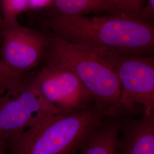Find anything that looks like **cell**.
I'll list each match as a JSON object with an SVG mask.
<instances>
[{"label":"cell","mask_w":154,"mask_h":154,"mask_svg":"<svg viewBox=\"0 0 154 154\" xmlns=\"http://www.w3.org/2000/svg\"><path fill=\"white\" fill-rule=\"evenodd\" d=\"M42 22L61 38L96 54L153 55L154 22L116 15L48 16Z\"/></svg>","instance_id":"1"},{"label":"cell","mask_w":154,"mask_h":154,"mask_svg":"<svg viewBox=\"0 0 154 154\" xmlns=\"http://www.w3.org/2000/svg\"><path fill=\"white\" fill-rule=\"evenodd\" d=\"M106 116L96 105L49 116L6 143L8 154H78Z\"/></svg>","instance_id":"2"},{"label":"cell","mask_w":154,"mask_h":154,"mask_svg":"<svg viewBox=\"0 0 154 154\" xmlns=\"http://www.w3.org/2000/svg\"><path fill=\"white\" fill-rule=\"evenodd\" d=\"M48 32L49 47L44 63L61 65L71 70L90 94L95 105L106 116H112L120 94L113 69L93 51Z\"/></svg>","instance_id":"3"},{"label":"cell","mask_w":154,"mask_h":154,"mask_svg":"<svg viewBox=\"0 0 154 154\" xmlns=\"http://www.w3.org/2000/svg\"><path fill=\"white\" fill-rule=\"evenodd\" d=\"M97 54L113 69L120 86L112 116L154 114V56L117 52Z\"/></svg>","instance_id":"4"},{"label":"cell","mask_w":154,"mask_h":154,"mask_svg":"<svg viewBox=\"0 0 154 154\" xmlns=\"http://www.w3.org/2000/svg\"><path fill=\"white\" fill-rule=\"evenodd\" d=\"M61 114L45 100L31 78L0 97V141L6 143L49 116Z\"/></svg>","instance_id":"5"},{"label":"cell","mask_w":154,"mask_h":154,"mask_svg":"<svg viewBox=\"0 0 154 154\" xmlns=\"http://www.w3.org/2000/svg\"><path fill=\"white\" fill-rule=\"evenodd\" d=\"M31 79L45 100L61 114L75 113L94 105L79 78L64 66L45 63Z\"/></svg>","instance_id":"6"},{"label":"cell","mask_w":154,"mask_h":154,"mask_svg":"<svg viewBox=\"0 0 154 154\" xmlns=\"http://www.w3.org/2000/svg\"><path fill=\"white\" fill-rule=\"evenodd\" d=\"M48 47L47 33L23 26L17 20L4 21L0 59L12 70L28 74L44 62Z\"/></svg>","instance_id":"7"},{"label":"cell","mask_w":154,"mask_h":154,"mask_svg":"<svg viewBox=\"0 0 154 154\" xmlns=\"http://www.w3.org/2000/svg\"><path fill=\"white\" fill-rule=\"evenodd\" d=\"M117 146L119 154H154V114L121 116Z\"/></svg>","instance_id":"8"},{"label":"cell","mask_w":154,"mask_h":154,"mask_svg":"<svg viewBox=\"0 0 154 154\" xmlns=\"http://www.w3.org/2000/svg\"><path fill=\"white\" fill-rule=\"evenodd\" d=\"M121 116H106L78 154H119L117 142Z\"/></svg>","instance_id":"9"},{"label":"cell","mask_w":154,"mask_h":154,"mask_svg":"<svg viewBox=\"0 0 154 154\" xmlns=\"http://www.w3.org/2000/svg\"><path fill=\"white\" fill-rule=\"evenodd\" d=\"M46 11L48 16L88 15L99 13L122 16L111 0H52Z\"/></svg>","instance_id":"10"},{"label":"cell","mask_w":154,"mask_h":154,"mask_svg":"<svg viewBox=\"0 0 154 154\" xmlns=\"http://www.w3.org/2000/svg\"><path fill=\"white\" fill-rule=\"evenodd\" d=\"M28 78V74L12 70L0 59V97L8 91L20 85Z\"/></svg>","instance_id":"11"},{"label":"cell","mask_w":154,"mask_h":154,"mask_svg":"<svg viewBox=\"0 0 154 154\" xmlns=\"http://www.w3.org/2000/svg\"><path fill=\"white\" fill-rule=\"evenodd\" d=\"M4 22L17 20L20 14L29 10L27 0H0Z\"/></svg>","instance_id":"12"},{"label":"cell","mask_w":154,"mask_h":154,"mask_svg":"<svg viewBox=\"0 0 154 154\" xmlns=\"http://www.w3.org/2000/svg\"><path fill=\"white\" fill-rule=\"evenodd\" d=\"M122 16L140 20L146 0H111Z\"/></svg>","instance_id":"13"},{"label":"cell","mask_w":154,"mask_h":154,"mask_svg":"<svg viewBox=\"0 0 154 154\" xmlns=\"http://www.w3.org/2000/svg\"><path fill=\"white\" fill-rule=\"evenodd\" d=\"M146 4L140 15V20L145 22H154V0H146Z\"/></svg>","instance_id":"14"},{"label":"cell","mask_w":154,"mask_h":154,"mask_svg":"<svg viewBox=\"0 0 154 154\" xmlns=\"http://www.w3.org/2000/svg\"><path fill=\"white\" fill-rule=\"evenodd\" d=\"M29 10L38 11L47 9L49 7L52 0H27Z\"/></svg>","instance_id":"15"},{"label":"cell","mask_w":154,"mask_h":154,"mask_svg":"<svg viewBox=\"0 0 154 154\" xmlns=\"http://www.w3.org/2000/svg\"><path fill=\"white\" fill-rule=\"evenodd\" d=\"M3 26H4V20L2 17L1 14V1H0V45L2 38V30H3Z\"/></svg>","instance_id":"16"},{"label":"cell","mask_w":154,"mask_h":154,"mask_svg":"<svg viewBox=\"0 0 154 154\" xmlns=\"http://www.w3.org/2000/svg\"><path fill=\"white\" fill-rule=\"evenodd\" d=\"M0 154H8L5 143L0 141Z\"/></svg>","instance_id":"17"}]
</instances>
